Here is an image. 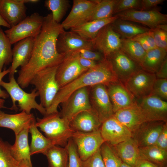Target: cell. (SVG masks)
<instances>
[{"mask_svg": "<svg viewBox=\"0 0 167 167\" xmlns=\"http://www.w3.org/2000/svg\"><path fill=\"white\" fill-rule=\"evenodd\" d=\"M65 30L61 24L56 22L51 13L44 17L41 31L35 37L31 57L21 67L17 82L22 88L28 87L34 76L46 68L59 65L65 55L58 53L56 42L59 35Z\"/></svg>", "mask_w": 167, "mask_h": 167, "instance_id": "obj_1", "label": "cell"}, {"mask_svg": "<svg viewBox=\"0 0 167 167\" xmlns=\"http://www.w3.org/2000/svg\"><path fill=\"white\" fill-rule=\"evenodd\" d=\"M119 81L110 61L104 58L98 62L94 67L88 69L74 80L60 88L50 106L46 109V114L58 112L57 108L59 105L79 88L98 84L107 86Z\"/></svg>", "mask_w": 167, "mask_h": 167, "instance_id": "obj_2", "label": "cell"}, {"mask_svg": "<svg viewBox=\"0 0 167 167\" xmlns=\"http://www.w3.org/2000/svg\"><path fill=\"white\" fill-rule=\"evenodd\" d=\"M70 123L61 118L58 112L46 114L42 118H37L35 125L56 145L65 146L75 131L70 126Z\"/></svg>", "mask_w": 167, "mask_h": 167, "instance_id": "obj_3", "label": "cell"}, {"mask_svg": "<svg viewBox=\"0 0 167 167\" xmlns=\"http://www.w3.org/2000/svg\"><path fill=\"white\" fill-rule=\"evenodd\" d=\"M9 81L5 82L2 80L0 86L3 87L10 96L12 102L10 109L17 111L18 108L16 102H18L20 111L26 113H31L32 109H36L44 116L46 115V109L40 104L37 103L36 98L39 96L36 89H33L30 93L24 91L20 86L16 80L14 75L9 76Z\"/></svg>", "mask_w": 167, "mask_h": 167, "instance_id": "obj_4", "label": "cell"}, {"mask_svg": "<svg viewBox=\"0 0 167 167\" xmlns=\"http://www.w3.org/2000/svg\"><path fill=\"white\" fill-rule=\"evenodd\" d=\"M58 65L46 68L36 74L30 84L34 85L38 93L40 104L46 109L51 105L60 88L56 79Z\"/></svg>", "mask_w": 167, "mask_h": 167, "instance_id": "obj_5", "label": "cell"}, {"mask_svg": "<svg viewBox=\"0 0 167 167\" xmlns=\"http://www.w3.org/2000/svg\"><path fill=\"white\" fill-rule=\"evenodd\" d=\"M43 21L44 17L35 12L4 32L12 45L27 38L36 37L41 31Z\"/></svg>", "mask_w": 167, "mask_h": 167, "instance_id": "obj_6", "label": "cell"}, {"mask_svg": "<svg viewBox=\"0 0 167 167\" xmlns=\"http://www.w3.org/2000/svg\"><path fill=\"white\" fill-rule=\"evenodd\" d=\"M90 87L79 88L73 93L64 102L61 103L60 116L70 122L79 113L93 111L89 100Z\"/></svg>", "mask_w": 167, "mask_h": 167, "instance_id": "obj_7", "label": "cell"}, {"mask_svg": "<svg viewBox=\"0 0 167 167\" xmlns=\"http://www.w3.org/2000/svg\"><path fill=\"white\" fill-rule=\"evenodd\" d=\"M160 10L161 8L158 6L148 11L131 9L114 15H117L118 18L140 23L149 29H152L167 23V15L161 13Z\"/></svg>", "mask_w": 167, "mask_h": 167, "instance_id": "obj_8", "label": "cell"}, {"mask_svg": "<svg viewBox=\"0 0 167 167\" xmlns=\"http://www.w3.org/2000/svg\"><path fill=\"white\" fill-rule=\"evenodd\" d=\"M71 138L82 161L92 156L105 142L100 129L90 132L75 131Z\"/></svg>", "mask_w": 167, "mask_h": 167, "instance_id": "obj_9", "label": "cell"}, {"mask_svg": "<svg viewBox=\"0 0 167 167\" xmlns=\"http://www.w3.org/2000/svg\"><path fill=\"white\" fill-rule=\"evenodd\" d=\"M156 79L155 73L141 69L131 75L124 85L134 98L139 100L150 95Z\"/></svg>", "mask_w": 167, "mask_h": 167, "instance_id": "obj_10", "label": "cell"}, {"mask_svg": "<svg viewBox=\"0 0 167 167\" xmlns=\"http://www.w3.org/2000/svg\"><path fill=\"white\" fill-rule=\"evenodd\" d=\"M90 88L89 100L92 109L102 123L114 114L106 87L98 84Z\"/></svg>", "mask_w": 167, "mask_h": 167, "instance_id": "obj_11", "label": "cell"}, {"mask_svg": "<svg viewBox=\"0 0 167 167\" xmlns=\"http://www.w3.org/2000/svg\"><path fill=\"white\" fill-rule=\"evenodd\" d=\"M79 51L65 56L58 65L56 79L59 88L74 80L88 69L82 67L79 63Z\"/></svg>", "mask_w": 167, "mask_h": 167, "instance_id": "obj_12", "label": "cell"}, {"mask_svg": "<svg viewBox=\"0 0 167 167\" xmlns=\"http://www.w3.org/2000/svg\"><path fill=\"white\" fill-rule=\"evenodd\" d=\"M99 0H74L72 9L61 24L64 30L71 29L88 21Z\"/></svg>", "mask_w": 167, "mask_h": 167, "instance_id": "obj_13", "label": "cell"}, {"mask_svg": "<svg viewBox=\"0 0 167 167\" xmlns=\"http://www.w3.org/2000/svg\"><path fill=\"white\" fill-rule=\"evenodd\" d=\"M121 40L110 23L102 28L92 41L94 50H97L105 58H107L120 49Z\"/></svg>", "mask_w": 167, "mask_h": 167, "instance_id": "obj_14", "label": "cell"}, {"mask_svg": "<svg viewBox=\"0 0 167 167\" xmlns=\"http://www.w3.org/2000/svg\"><path fill=\"white\" fill-rule=\"evenodd\" d=\"M56 49L58 53L65 56L83 49L94 50L92 40L85 39L71 31L65 30L58 37Z\"/></svg>", "mask_w": 167, "mask_h": 167, "instance_id": "obj_15", "label": "cell"}, {"mask_svg": "<svg viewBox=\"0 0 167 167\" xmlns=\"http://www.w3.org/2000/svg\"><path fill=\"white\" fill-rule=\"evenodd\" d=\"M137 104L148 121H167V102L150 95L139 100Z\"/></svg>", "mask_w": 167, "mask_h": 167, "instance_id": "obj_16", "label": "cell"}, {"mask_svg": "<svg viewBox=\"0 0 167 167\" xmlns=\"http://www.w3.org/2000/svg\"><path fill=\"white\" fill-rule=\"evenodd\" d=\"M100 130L105 141L112 146L124 141L132 136L130 131L113 115L102 123Z\"/></svg>", "mask_w": 167, "mask_h": 167, "instance_id": "obj_17", "label": "cell"}, {"mask_svg": "<svg viewBox=\"0 0 167 167\" xmlns=\"http://www.w3.org/2000/svg\"><path fill=\"white\" fill-rule=\"evenodd\" d=\"M108 58L120 82H125L133 74L141 69L140 65L121 49L115 52Z\"/></svg>", "mask_w": 167, "mask_h": 167, "instance_id": "obj_18", "label": "cell"}, {"mask_svg": "<svg viewBox=\"0 0 167 167\" xmlns=\"http://www.w3.org/2000/svg\"><path fill=\"white\" fill-rule=\"evenodd\" d=\"M24 0H0V15L11 27L27 16Z\"/></svg>", "mask_w": 167, "mask_h": 167, "instance_id": "obj_19", "label": "cell"}, {"mask_svg": "<svg viewBox=\"0 0 167 167\" xmlns=\"http://www.w3.org/2000/svg\"><path fill=\"white\" fill-rule=\"evenodd\" d=\"M106 86L114 113L120 109L137 105L136 100L120 81Z\"/></svg>", "mask_w": 167, "mask_h": 167, "instance_id": "obj_20", "label": "cell"}, {"mask_svg": "<svg viewBox=\"0 0 167 167\" xmlns=\"http://www.w3.org/2000/svg\"><path fill=\"white\" fill-rule=\"evenodd\" d=\"M167 122L148 121L143 123L132 135L139 147L155 144L160 134Z\"/></svg>", "mask_w": 167, "mask_h": 167, "instance_id": "obj_21", "label": "cell"}, {"mask_svg": "<svg viewBox=\"0 0 167 167\" xmlns=\"http://www.w3.org/2000/svg\"><path fill=\"white\" fill-rule=\"evenodd\" d=\"M36 122L33 114L24 111L15 114L5 113L0 109V127L12 130L15 135L25 128H29Z\"/></svg>", "mask_w": 167, "mask_h": 167, "instance_id": "obj_22", "label": "cell"}, {"mask_svg": "<svg viewBox=\"0 0 167 167\" xmlns=\"http://www.w3.org/2000/svg\"><path fill=\"white\" fill-rule=\"evenodd\" d=\"M35 37H30L15 43L12 49L13 60L9 76L14 75L17 68L22 67L28 63L31 56Z\"/></svg>", "mask_w": 167, "mask_h": 167, "instance_id": "obj_23", "label": "cell"}, {"mask_svg": "<svg viewBox=\"0 0 167 167\" xmlns=\"http://www.w3.org/2000/svg\"><path fill=\"white\" fill-rule=\"evenodd\" d=\"M113 116L126 127L132 135L143 123L148 122L138 104L120 109L115 112Z\"/></svg>", "mask_w": 167, "mask_h": 167, "instance_id": "obj_24", "label": "cell"}, {"mask_svg": "<svg viewBox=\"0 0 167 167\" xmlns=\"http://www.w3.org/2000/svg\"><path fill=\"white\" fill-rule=\"evenodd\" d=\"M112 147L121 161L132 167L142 160L138 143L132 137Z\"/></svg>", "mask_w": 167, "mask_h": 167, "instance_id": "obj_25", "label": "cell"}, {"mask_svg": "<svg viewBox=\"0 0 167 167\" xmlns=\"http://www.w3.org/2000/svg\"><path fill=\"white\" fill-rule=\"evenodd\" d=\"M102 123L93 111H85L77 115L70 122V126L75 131L90 132L99 130Z\"/></svg>", "mask_w": 167, "mask_h": 167, "instance_id": "obj_26", "label": "cell"}, {"mask_svg": "<svg viewBox=\"0 0 167 167\" xmlns=\"http://www.w3.org/2000/svg\"><path fill=\"white\" fill-rule=\"evenodd\" d=\"M29 129L25 128L15 135V142L11 145L10 151L13 156L19 163L23 162L32 165L28 139Z\"/></svg>", "mask_w": 167, "mask_h": 167, "instance_id": "obj_27", "label": "cell"}, {"mask_svg": "<svg viewBox=\"0 0 167 167\" xmlns=\"http://www.w3.org/2000/svg\"><path fill=\"white\" fill-rule=\"evenodd\" d=\"M118 18L117 15H114L105 19L87 22L71 29L70 31L85 39L92 40L102 28L111 23Z\"/></svg>", "mask_w": 167, "mask_h": 167, "instance_id": "obj_28", "label": "cell"}, {"mask_svg": "<svg viewBox=\"0 0 167 167\" xmlns=\"http://www.w3.org/2000/svg\"><path fill=\"white\" fill-rule=\"evenodd\" d=\"M113 30L121 39H131L138 35L148 32V27L130 21L118 18L111 23Z\"/></svg>", "mask_w": 167, "mask_h": 167, "instance_id": "obj_29", "label": "cell"}, {"mask_svg": "<svg viewBox=\"0 0 167 167\" xmlns=\"http://www.w3.org/2000/svg\"><path fill=\"white\" fill-rule=\"evenodd\" d=\"M36 122L31 126L29 129V133L31 136L30 146V154L32 156L41 153L45 155L49 148L56 145L52 140L44 136L39 131L35 125Z\"/></svg>", "mask_w": 167, "mask_h": 167, "instance_id": "obj_30", "label": "cell"}, {"mask_svg": "<svg viewBox=\"0 0 167 167\" xmlns=\"http://www.w3.org/2000/svg\"><path fill=\"white\" fill-rule=\"evenodd\" d=\"M167 50L157 47L146 52L140 64L141 69L155 74L167 58Z\"/></svg>", "mask_w": 167, "mask_h": 167, "instance_id": "obj_31", "label": "cell"}, {"mask_svg": "<svg viewBox=\"0 0 167 167\" xmlns=\"http://www.w3.org/2000/svg\"><path fill=\"white\" fill-rule=\"evenodd\" d=\"M139 151L142 159L149 161L160 167L166 162L167 151L154 144L139 147Z\"/></svg>", "mask_w": 167, "mask_h": 167, "instance_id": "obj_32", "label": "cell"}, {"mask_svg": "<svg viewBox=\"0 0 167 167\" xmlns=\"http://www.w3.org/2000/svg\"><path fill=\"white\" fill-rule=\"evenodd\" d=\"M45 155L47 157L48 167H67L68 152L66 148L53 145L49 148Z\"/></svg>", "mask_w": 167, "mask_h": 167, "instance_id": "obj_33", "label": "cell"}, {"mask_svg": "<svg viewBox=\"0 0 167 167\" xmlns=\"http://www.w3.org/2000/svg\"><path fill=\"white\" fill-rule=\"evenodd\" d=\"M118 0H99L88 21L105 19L113 16L114 9Z\"/></svg>", "mask_w": 167, "mask_h": 167, "instance_id": "obj_34", "label": "cell"}, {"mask_svg": "<svg viewBox=\"0 0 167 167\" xmlns=\"http://www.w3.org/2000/svg\"><path fill=\"white\" fill-rule=\"evenodd\" d=\"M120 49L140 66L146 53L138 42L132 39H122Z\"/></svg>", "mask_w": 167, "mask_h": 167, "instance_id": "obj_35", "label": "cell"}, {"mask_svg": "<svg viewBox=\"0 0 167 167\" xmlns=\"http://www.w3.org/2000/svg\"><path fill=\"white\" fill-rule=\"evenodd\" d=\"M44 6L52 11L53 20L56 23L60 22L70 6L68 0H46Z\"/></svg>", "mask_w": 167, "mask_h": 167, "instance_id": "obj_36", "label": "cell"}, {"mask_svg": "<svg viewBox=\"0 0 167 167\" xmlns=\"http://www.w3.org/2000/svg\"><path fill=\"white\" fill-rule=\"evenodd\" d=\"M11 44L0 27V72L5 66L9 65L13 60Z\"/></svg>", "mask_w": 167, "mask_h": 167, "instance_id": "obj_37", "label": "cell"}, {"mask_svg": "<svg viewBox=\"0 0 167 167\" xmlns=\"http://www.w3.org/2000/svg\"><path fill=\"white\" fill-rule=\"evenodd\" d=\"M100 152L105 167H120L122 161L112 146L104 142L100 147Z\"/></svg>", "mask_w": 167, "mask_h": 167, "instance_id": "obj_38", "label": "cell"}, {"mask_svg": "<svg viewBox=\"0 0 167 167\" xmlns=\"http://www.w3.org/2000/svg\"><path fill=\"white\" fill-rule=\"evenodd\" d=\"M11 145L0 138V167H19L20 163L13 156Z\"/></svg>", "mask_w": 167, "mask_h": 167, "instance_id": "obj_39", "label": "cell"}, {"mask_svg": "<svg viewBox=\"0 0 167 167\" xmlns=\"http://www.w3.org/2000/svg\"><path fill=\"white\" fill-rule=\"evenodd\" d=\"M149 32L154 40L157 48L167 51V24L160 25Z\"/></svg>", "mask_w": 167, "mask_h": 167, "instance_id": "obj_40", "label": "cell"}, {"mask_svg": "<svg viewBox=\"0 0 167 167\" xmlns=\"http://www.w3.org/2000/svg\"><path fill=\"white\" fill-rule=\"evenodd\" d=\"M65 147L68 152L67 167H82L80 159L75 145L71 138L68 140Z\"/></svg>", "mask_w": 167, "mask_h": 167, "instance_id": "obj_41", "label": "cell"}, {"mask_svg": "<svg viewBox=\"0 0 167 167\" xmlns=\"http://www.w3.org/2000/svg\"><path fill=\"white\" fill-rule=\"evenodd\" d=\"M162 100H167V79H156L153 85L150 94Z\"/></svg>", "mask_w": 167, "mask_h": 167, "instance_id": "obj_42", "label": "cell"}, {"mask_svg": "<svg viewBox=\"0 0 167 167\" xmlns=\"http://www.w3.org/2000/svg\"><path fill=\"white\" fill-rule=\"evenodd\" d=\"M141 0H118L114 11L113 15L126 10H140Z\"/></svg>", "mask_w": 167, "mask_h": 167, "instance_id": "obj_43", "label": "cell"}, {"mask_svg": "<svg viewBox=\"0 0 167 167\" xmlns=\"http://www.w3.org/2000/svg\"><path fill=\"white\" fill-rule=\"evenodd\" d=\"M131 39L138 42L146 52L156 48L153 38L149 31Z\"/></svg>", "mask_w": 167, "mask_h": 167, "instance_id": "obj_44", "label": "cell"}, {"mask_svg": "<svg viewBox=\"0 0 167 167\" xmlns=\"http://www.w3.org/2000/svg\"><path fill=\"white\" fill-rule=\"evenodd\" d=\"M82 167H105L99 148L92 156L82 161Z\"/></svg>", "mask_w": 167, "mask_h": 167, "instance_id": "obj_45", "label": "cell"}, {"mask_svg": "<svg viewBox=\"0 0 167 167\" xmlns=\"http://www.w3.org/2000/svg\"><path fill=\"white\" fill-rule=\"evenodd\" d=\"M79 53L81 57L96 62H100L104 58L100 52L90 49H82L79 51Z\"/></svg>", "mask_w": 167, "mask_h": 167, "instance_id": "obj_46", "label": "cell"}, {"mask_svg": "<svg viewBox=\"0 0 167 167\" xmlns=\"http://www.w3.org/2000/svg\"><path fill=\"white\" fill-rule=\"evenodd\" d=\"M161 149L167 151V124L158 136L154 144Z\"/></svg>", "mask_w": 167, "mask_h": 167, "instance_id": "obj_47", "label": "cell"}, {"mask_svg": "<svg viewBox=\"0 0 167 167\" xmlns=\"http://www.w3.org/2000/svg\"><path fill=\"white\" fill-rule=\"evenodd\" d=\"M165 0H141L139 10L148 11L154 9L158 5L163 3Z\"/></svg>", "mask_w": 167, "mask_h": 167, "instance_id": "obj_48", "label": "cell"}, {"mask_svg": "<svg viewBox=\"0 0 167 167\" xmlns=\"http://www.w3.org/2000/svg\"><path fill=\"white\" fill-rule=\"evenodd\" d=\"M156 79H167V58L165 60L155 73Z\"/></svg>", "mask_w": 167, "mask_h": 167, "instance_id": "obj_49", "label": "cell"}, {"mask_svg": "<svg viewBox=\"0 0 167 167\" xmlns=\"http://www.w3.org/2000/svg\"><path fill=\"white\" fill-rule=\"evenodd\" d=\"M79 60L80 65L83 67L89 69L94 67L98 62L84 58L81 57L80 55Z\"/></svg>", "mask_w": 167, "mask_h": 167, "instance_id": "obj_50", "label": "cell"}, {"mask_svg": "<svg viewBox=\"0 0 167 167\" xmlns=\"http://www.w3.org/2000/svg\"><path fill=\"white\" fill-rule=\"evenodd\" d=\"M10 71L9 67L7 69H4L3 71L0 72V83L2 78L6 75L9 74ZM9 96L7 92L4 90H2L0 87V98L6 99L9 97Z\"/></svg>", "mask_w": 167, "mask_h": 167, "instance_id": "obj_51", "label": "cell"}, {"mask_svg": "<svg viewBox=\"0 0 167 167\" xmlns=\"http://www.w3.org/2000/svg\"><path fill=\"white\" fill-rule=\"evenodd\" d=\"M135 167H161L149 161L141 160Z\"/></svg>", "mask_w": 167, "mask_h": 167, "instance_id": "obj_52", "label": "cell"}, {"mask_svg": "<svg viewBox=\"0 0 167 167\" xmlns=\"http://www.w3.org/2000/svg\"><path fill=\"white\" fill-rule=\"evenodd\" d=\"M1 26L6 27L8 28H10V26L7 23L0 15V27Z\"/></svg>", "mask_w": 167, "mask_h": 167, "instance_id": "obj_53", "label": "cell"}, {"mask_svg": "<svg viewBox=\"0 0 167 167\" xmlns=\"http://www.w3.org/2000/svg\"><path fill=\"white\" fill-rule=\"evenodd\" d=\"M19 167H32V165H30L25 163L22 162L20 163Z\"/></svg>", "mask_w": 167, "mask_h": 167, "instance_id": "obj_54", "label": "cell"}, {"mask_svg": "<svg viewBox=\"0 0 167 167\" xmlns=\"http://www.w3.org/2000/svg\"><path fill=\"white\" fill-rule=\"evenodd\" d=\"M5 102L4 99L0 98V109L1 108L4 107V105Z\"/></svg>", "mask_w": 167, "mask_h": 167, "instance_id": "obj_55", "label": "cell"}, {"mask_svg": "<svg viewBox=\"0 0 167 167\" xmlns=\"http://www.w3.org/2000/svg\"><path fill=\"white\" fill-rule=\"evenodd\" d=\"M120 167H132L129 165L122 162Z\"/></svg>", "mask_w": 167, "mask_h": 167, "instance_id": "obj_56", "label": "cell"}, {"mask_svg": "<svg viewBox=\"0 0 167 167\" xmlns=\"http://www.w3.org/2000/svg\"><path fill=\"white\" fill-rule=\"evenodd\" d=\"M165 167H167V166H165Z\"/></svg>", "mask_w": 167, "mask_h": 167, "instance_id": "obj_57", "label": "cell"}]
</instances>
